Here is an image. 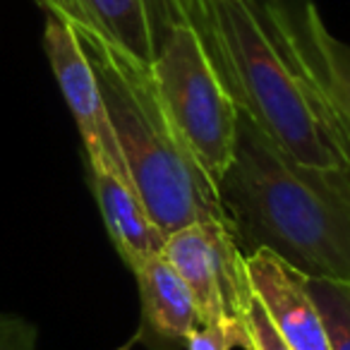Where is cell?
I'll return each instance as SVG.
<instances>
[{
    "mask_svg": "<svg viewBox=\"0 0 350 350\" xmlns=\"http://www.w3.org/2000/svg\"><path fill=\"white\" fill-rule=\"evenodd\" d=\"M312 291L321 310L331 350H350V288L314 281Z\"/></svg>",
    "mask_w": 350,
    "mask_h": 350,
    "instance_id": "7c38bea8",
    "label": "cell"
},
{
    "mask_svg": "<svg viewBox=\"0 0 350 350\" xmlns=\"http://www.w3.org/2000/svg\"><path fill=\"white\" fill-rule=\"evenodd\" d=\"M250 350L247 334L228 326H197L185 340V350Z\"/></svg>",
    "mask_w": 350,
    "mask_h": 350,
    "instance_id": "5bb4252c",
    "label": "cell"
},
{
    "mask_svg": "<svg viewBox=\"0 0 350 350\" xmlns=\"http://www.w3.org/2000/svg\"><path fill=\"white\" fill-rule=\"evenodd\" d=\"M139 288V331L137 343L149 350H178L200 326L197 307L187 283L168 264L163 254L144 259L135 269Z\"/></svg>",
    "mask_w": 350,
    "mask_h": 350,
    "instance_id": "9c48e42d",
    "label": "cell"
},
{
    "mask_svg": "<svg viewBox=\"0 0 350 350\" xmlns=\"http://www.w3.org/2000/svg\"><path fill=\"white\" fill-rule=\"evenodd\" d=\"M254 297L291 350H331L312 278L269 247L245 254Z\"/></svg>",
    "mask_w": 350,
    "mask_h": 350,
    "instance_id": "ba28073f",
    "label": "cell"
},
{
    "mask_svg": "<svg viewBox=\"0 0 350 350\" xmlns=\"http://www.w3.org/2000/svg\"><path fill=\"white\" fill-rule=\"evenodd\" d=\"M161 254L192 293L200 326H228L247 334L250 286L245 252L224 221H200L165 238Z\"/></svg>",
    "mask_w": 350,
    "mask_h": 350,
    "instance_id": "8992f818",
    "label": "cell"
},
{
    "mask_svg": "<svg viewBox=\"0 0 350 350\" xmlns=\"http://www.w3.org/2000/svg\"><path fill=\"white\" fill-rule=\"evenodd\" d=\"M0 350H36V326L0 312Z\"/></svg>",
    "mask_w": 350,
    "mask_h": 350,
    "instance_id": "9a60e30c",
    "label": "cell"
},
{
    "mask_svg": "<svg viewBox=\"0 0 350 350\" xmlns=\"http://www.w3.org/2000/svg\"><path fill=\"white\" fill-rule=\"evenodd\" d=\"M178 5L238 111L295 163L350 183V156L283 60L257 0H178Z\"/></svg>",
    "mask_w": 350,
    "mask_h": 350,
    "instance_id": "7a4b0ae2",
    "label": "cell"
},
{
    "mask_svg": "<svg viewBox=\"0 0 350 350\" xmlns=\"http://www.w3.org/2000/svg\"><path fill=\"white\" fill-rule=\"evenodd\" d=\"M72 29L96 72L132 185L161 233L168 238L200 221H224L230 226L219 192L175 130L149 68L118 51L96 31L79 25H72Z\"/></svg>",
    "mask_w": 350,
    "mask_h": 350,
    "instance_id": "3957f363",
    "label": "cell"
},
{
    "mask_svg": "<svg viewBox=\"0 0 350 350\" xmlns=\"http://www.w3.org/2000/svg\"><path fill=\"white\" fill-rule=\"evenodd\" d=\"M44 51L49 55L51 70H53L60 92H63L65 103L77 122L79 137H82L84 151H87V161L108 165L118 175L130 180L122 149L118 144L106 103H103L96 72L89 63V55L84 53L77 31L58 12H46Z\"/></svg>",
    "mask_w": 350,
    "mask_h": 350,
    "instance_id": "52a82bcc",
    "label": "cell"
},
{
    "mask_svg": "<svg viewBox=\"0 0 350 350\" xmlns=\"http://www.w3.org/2000/svg\"><path fill=\"white\" fill-rule=\"evenodd\" d=\"M168 22L156 36L149 72L159 96L204 178L216 192L238 146L240 111L224 89L200 34L170 0Z\"/></svg>",
    "mask_w": 350,
    "mask_h": 350,
    "instance_id": "277c9868",
    "label": "cell"
},
{
    "mask_svg": "<svg viewBox=\"0 0 350 350\" xmlns=\"http://www.w3.org/2000/svg\"><path fill=\"white\" fill-rule=\"evenodd\" d=\"M44 12H58L68 22L96 31L118 51L149 68L154 60L156 0H36Z\"/></svg>",
    "mask_w": 350,
    "mask_h": 350,
    "instance_id": "8fae6325",
    "label": "cell"
},
{
    "mask_svg": "<svg viewBox=\"0 0 350 350\" xmlns=\"http://www.w3.org/2000/svg\"><path fill=\"white\" fill-rule=\"evenodd\" d=\"M219 197L245 254L269 247L312 281L350 288V183L295 163L243 113Z\"/></svg>",
    "mask_w": 350,
    "mask_h": 350,
    "instance_id": "6da1fadb",
    "label": "cell"
},
{
    "mask_svg": "<svg viewBox=\"0 0 350 350\" xmlns=\"http://www.w3.org/2000/svg\"><path fill=\"white\" fill-rule=\"evenodd\" d=\"M276 49L340 149L350 156V46L312 0H257Z\"/></svg>",
    "mask_w": 350,
    "mask_h": 350,
    "instance_id": "5b68a950",
    "label": "cell"
},
{
    "mask_svg": "<svg viewBox=\"0 0 350 350\" xmlns=\"http://www.w3.org/2000/svg\"><path fill=\"white\" fill-rule=\"evenodd\" d=\"M245 324H247L250 350H291L286 340H283V336L276 331L273 321L269 319V314L264 312V307L259 305L257 297H252V302H250Z\"/></svg>",
    "mask_w": 350,
    "mask_h": 350,
    "instance_id": "4fadbf2b",
    "label": "cell"
},
{
    "mask_svg": "<svg viewBox=\"0 0 350 350\" xmlns=\"http://www.w3.org/2000/svg\"><path fill=\"white\" fill-rule=\"evenodd\" d=\"M87 168L108 238L127 269L135 271L144 259L161 252L165 235L151 221L144 202L127 178L94 161H87Z\"/></svg>",
    "mask_w": 350,
    "mask_h": 350,
    "instance_id": "30bf717a",
    "label": "cell"
},
{
    "mask_svg": "<svg viewBox=\"0 0 350 350\" xmlns=\"http://www.w3.org/2000/svg\"><path fill=\"white\" fill-rule=\"evenodd\" d=\"M135 345H137V338H135V336H132V338L127 340L125 345H120V348H118V350H132V348H135Z\"/></svg>",
    "mask_w": 350,
    "mask_h": 350,
    "instance_id": "2e32d148",
    "label": "cell"
}]
</instances>
